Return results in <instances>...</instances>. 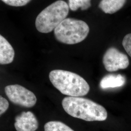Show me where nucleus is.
Returning <instances> with one entry per match:
<instances>
[{
  "instance_id": "13",
  "label": "nucleus",
  "mask_w": 131,
  "mask_h": 131,
  "mask_svg": "<svg viewBox=\"0 0 131 131\" xmlns=\"http://www.w3.org/2000/svg\"><path fill=\"white\" fill-rule=\"evenodd\" d=\"M6 5L12 6L19 7L27 5L31 0H1Z\"/></svg>"
},
{
  "instance_id": "6",
  "label": "nucleus",
  "mask_w": 131,
  "mask_h": 131,
  "mask_svg": "<svg viewBox=\"0 0 131 131\" xmlns=\"http://www.w3.org/2000/svg\"><path fill=\"white\" fill-rule=\"evenodd\" d=\"M103 62L105 70L113 72L126 69L129 65V60L125 53L115 47H110L104 53Z\"/></svg>"
},
{
  "instance_id": "11",
  "label": "nucleus",
  "mask_w": 131,
  "mask_h": 131,
  "mask_svg": "<svg viewBox=\"0 0 131 131\" xmlns=\"http://www.w3.org/2000/svg\"><path fill=\"white\" fill-rule=\"evenodd\" d=\"M45 131H74L65 123L58 121L48 122L44 125Z\"/></svg>"
},
{
  "instance_id": "12",
  "label": "nucleus",
  "mask_w": 131,
  "mask_h": 131,
  "mask_svg": "<svg viewBox=\"0 0 131 131\" xmlns=\"http://www.w3.org/2000/svg\"><path fill=\"white\" fill-rule=\"evenodd\" d=\"M68 5L70 9L75 11L80 8L82 10L89 9L91 6V0H69Z\"/></svg>"
},
{
  "instance_id": "1",
  "label": "nucleus",
  "mask_w": 131,
  "mask_h": 131,
  "mask_svg": "<svg viewBox=\"0 0 131 131\" xmlns=\"http://www.w3.org/2000/svg\"><path fill=\"white\" fill-rule=\"evenodd\" d=\"M62 105L69 115L85 121H104L107 118L106 109L88 99L68 96L63 99Z\"/></svg>"
},
{
  "instance_id": "10",
  "label": "nucleus",
  "mask_w": 131,
  "mask_h": 131,
  "mask_svg": "<svg viewBox=\"0 0 131 131\" xmlns=\"http://www.w3.org/2000/svg\"><path fill=\"white\" fill-rule=\"evenodd\" d=\"M127 0H101L99 7L106 14H113L121 9Z\"/></svg>"
},
{
  "instance_id": "3",
  "label": "nucleus",
  "mask_w": 131,
  "mask_h": 131,
  "mask_svg": "<svg viewBox=\"0 0 131 131\" xmlns=\"http://www.w3.org/2000/svg\"><path fill=\"white\" fill-rule=\"evenodd\" d=\"M68 4L63 0H58L49 5L38 15L36 27L42 33L51 32L64 20L69 13Z\"/></svg>"
},
{
  "instance_id": "14",
  "label": "nucleus",
  "mask_w": 131,
  "mask_h": 131,
  "mask_svg": "<svg viewBox=\"0 0 131 131\" xmlns=\"http://www.w3.org/2000/svg\"><path fill=\"white\" fill-rule=\"evenodd\" d=\"M122 45L127 53L131 57V33L127 34L124 37Z\"/></svg>"
},
{
  "instance_id": "7",
  "label": "nucleus",
  "mask_w": 131,
  "mask_h": 131,
  "mask_svg": "<svg viewBox=\"0 0 131 131\" xmlns=\"http://www.w3.org/2000/svg\"><path fill=\"white\" fill-rule=\"evenodd\" d=\"M14 127L17 131H36L38 128V122L32 112L24 111L15 118Z\"/></svg>"
},
{
  "instance_id": "9",
  "label": "nucleus",
  "mask_w": 131,
  "mask_h": 131,
  "mask_svg": "<svg viewBox=\"0 0 131 131\" xmlns=\"http://www.w3.org/2000/svg\"><path fill=\"white\" fill-rule=\"evenodd\" d=\"M126 79L122 74H110L104 76L101 80L100 86L102 89L121 87L125 84Z\"/></svg>"
},
{
  "instance_id": "15",
  "label": "nucleus",
  "mask_w": 131,
  "mask_h": 131,
  "mask_svg": "<svg viewBox=\"0 0 131 131\" xmlns=\"http://www.w3.org/2000/svg\"><path fill=\"white\" fill-rule=\"evenodd\" d=\"M9 107L8 101L1 96L0 97V115H2L6 111Z\"/></svg>"
},
{
  "instance_id": "2",
  "label": "nucleus",
  "mask_w": 131,
  "mask_h": 131,
  "mask_svg": "<svg viewBox=\"0 0 131 131\" xmlns=\"http://www.w3.org/2000/svg\"><path fill=\"white\" fill-rule=\"evenodd\" d=\"M53 85L61 93L70 97H82L89 92L88 82L80 75L72 72L55 70L49 73Z\"/></svg>"
},
{
  "instance_id": "8",
  "label": "nucleus",
  "mask_w": 131,
  "mask_h": 131,
  "mask_svg": "<svg viewBox=\"0 0 131 131\" xmlns=\"http://www.w3.org/2000/svg\"><path fill=\"white\" fill-rule=\"evenodd\" d=\"M14 49L9 42L2 35L0 36V64L6 65L14 60Z\"/></svg>"
},
{
  "instance_id": "5",
  "label": "nucleus",
  "mask_w": 131,
  "mask_h": 131,
  "mask_svg": "<svg viewBox=\"0 0 131 131\" xmlns=\"http://www.w3.org/2000/svg\"><path fill=\"white\" fill-rule=\"evenodd\" d=\"M5 91L9 100L15 104L31 108L37 103V98L34 93L19 84L7 85L5 87Z\"/></svg>"
},
{
  "instance_id": "4",
  "label": "nucleus",
  "mask_w": 131,
  "mask_h": 131,
  "mask_svg": "<svg viewBox=\"0 0 131 131\" xmlns=\"http://www.w3.org/2000/svg\"><path fill=\"white\" fill-rule=\"evenodd\" d=\"M89 32V26L85 22L73 18H66L54 30L56 40L69 45L82 42Z\"/></svg>"
}]
</instances>
